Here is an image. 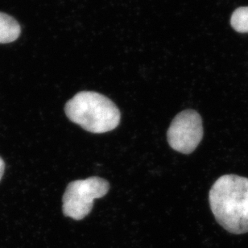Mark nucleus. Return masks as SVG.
I'll return each instance as SVG.
<instances>
[{"instance_id": "obj_1", "label": "nucleus", "mask_w": 248, "mask_h": 248, "mask_svg": "<svg viewBox=\"0 0 248 248\" xmlns=\"http://www.w3.org/2000/svg\"><path fill=\"white\" fill-rule=\"evenodd\" d=\"M209 201L221 227L232 234L248 233V178L223 175L210 188Z\"/></svg>"}, {"instance_id": "obj_2", "label": "nucleus", "mask_w": 248, "mask_h": 248, "mask_svg": "<svg viewBox=\"0 0 248 248\" xmlns=\"http://www.w3.org/2000/svg\"><path fill=\"white\" fill-rule=\"evenodd\" d=\"M64 111L72 122L92 133L112 131L121 119L120 110L112 101L93 91L77 93L66 103Z\"/></svg>"}, {"instance_id": "obj_3", "label": "nucleus", "mask_w": 248, "mask_h": 248, "mask_svg": "<svg viewBox=\"0 0 248 248\" xmlns=\"http://www.w3.org/2000/svg\"><path fill=\"white\" fill-rule=\"evenodd\" d=\"M109 189L108 181L98 177L70 182L63 196L64 216L74 220L83 219L92 210L94 200L104 197Z\"/></svg>"}, {"instance_id": "obj_4", "label": "nucleus", "mask_w": 248, "mask_h": 248, "mask_svg": "<svg viewBox=\"0 0 248 248\" xmlns=\"http://www.w3.org/2000/svg\"><path fill=\"white\" fill-rule=\"evenodd\" d=\"M170 147L183 154H190L202 140V120L196 110H186L172 120L168 130Z\"/></svg>"}, {"instance_id": "obj_5", "label": "nucleus", "mask_w": 248, "mask_h": 248, "mask_svg": "<svg viewBox=\"0 0 248 248\" xmlns=\"http://www.w3.org/2000/svg\"><path fill=\"white\" fill-rule=\"evenodd\" d=\"M21 28L9 15L0 12V44L12 43L19 38Z\"/></svg>"}, {"instance_id": "obj_6", "label": "nucleus", "mask_w": 248, "mask_h": 248, "mask_svg": "<svg viewBox=\"0 0 248 248\" xmlns=\"http://www.w3.org/2000/svg\"><path fill=\"white\" fill-rule=\"evenodd\" d=\"M231 24L239 33H248V7L237 8L231 18Z\"/></svg>"}, {"instance_id": "obj_7", "label": "nucleus", "mask_w": 248, "mask_h": 248, "mask_svg": "<svg viewBox=\"0 0 248 248\" xmlns=\"http://www.w3.org/2000/svg\"><path fill=\"white\" fill-rule=\"evenodd\" d=\"M5 170V163L2 157H0V180L2 179Z\"/></svg>"}]
</instances>
